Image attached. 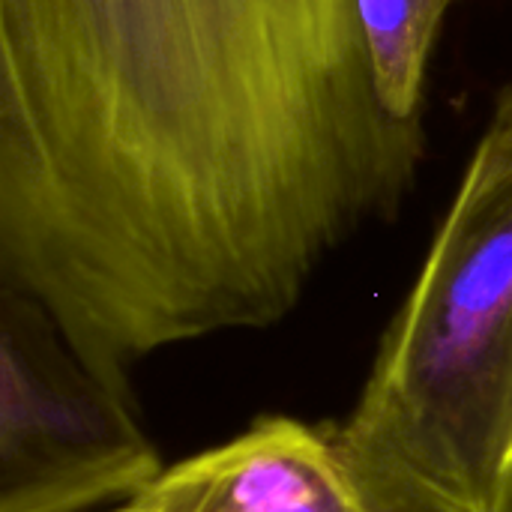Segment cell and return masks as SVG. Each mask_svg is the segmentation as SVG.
<instances>
[{"instance_id": "obj_6", "label": "cell", "mask_w": 512, "mask_h": 512, "mask_svg": "<svg viewBox=\"0 0 512 512\" xmlns=\"http://www.w3.org/2000/svg\"><path fill=\"white\" fill-rule=\"evenodd\" d=\"M108 512H150L141 501H129V504H120V507H111Z\"/></svg>"}, {"instance_id": "obj_2", "label": "cell", "mask_w": 512, "mask_h": 512, "mask_svg": "<svg viewBox=\"0 0 512 512\" xmlns=\"http://www.w3.org/2000/svg\"><path fill=\"white\" fill-rule=\"evenodd\" d=\"M333 432L375 512H512V84Z\"/></svg>"}, {"instance_id": "obj_4", "label": "cell", "mask_w": 512, "mask_h": 512, "mask_svg": "<svg viewBox=\"0 0 512 512\" xmlns=\"http://www.w3.org/2000/svg\"><path fill=\"white\" fill-rule=\"evenodd\" d=\"M150 512H375L333 426L258 417L246 432L168 465L141 495Z\"/></svg>"}, {"instance_id": "obj_5", "label": "cell", "mask_w": 512, "mask_h": 512, "mask_svg": "<svg viewBox=\"0 0 512 512\" xmlns=\"http://www.w3.org/2000/svg\"><path fill=\"white\" fill-rule=\"evenodd\" d=\"M453 0H357L372 78L384 111L423 126L429 60Z\"/></svg>"}, {"instance_id": "obj_3", "label": "cell", "mask_w": 512, "mask_h": 512, "mask_svg": "<svg viewBox=\"0 0 512 512\" xmlns=\"http://www.w3.org/2000/svg\"><path fill=\"white\" fill-rule=\"evenodd\" d=\"M129 390L96 375L48 312L0 285V512H90L165 471Z\"/></svg>"}, {"instance_id": "obj_1", "label": "cell", "mask_w": 512, "mask_h": 512, "mask_svg": "<svg viewBox=\"0 0 512 512\" xmlns=\"http://www.w3.org/2000/svg\"><path fill=\"white\" fill-rule=\"evenodd\" d=\"M420 159L357 0H0V285L123 390L288 318Z\"/></svg>"}]
</instances>
